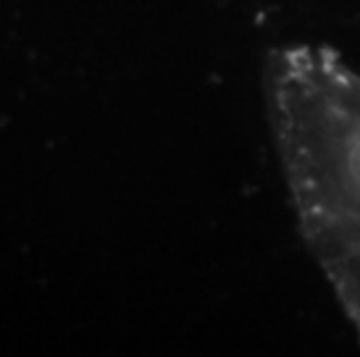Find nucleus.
<instances>
[{
  "label": "nucleus",
  "mask_w": 360,
  "mask_h": 357,
  "mask_svg": "<svg viewBox=\"0 0 360 357\" xmlns=\"http://www.w3.org/2000/svg\"><path fill=\"white\" fill-rule=\"evenodd\" d=\"M267 105L302 239L360 337V72L326 47L277 49Z\"/></svg>",
  "instance_id": "nucleus-1"
}]
</instances>
